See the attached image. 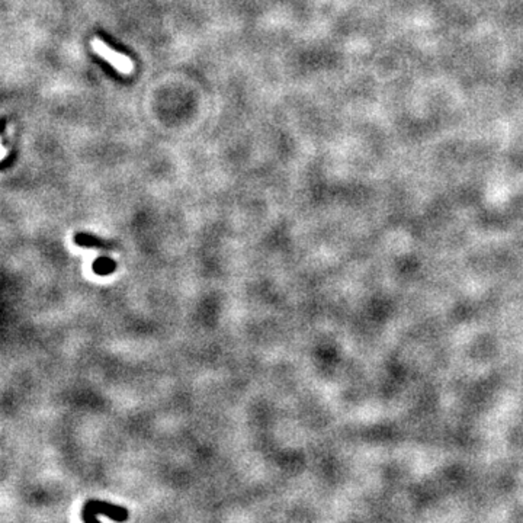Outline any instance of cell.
<instances>
[{"label": "cell", "mask_w": 523, "mask_h": 523, "mask_svg": "<svg viewBox=\"0 0 523 523\" xmlns=\"http://www.w3.org/2000/svg\"><path fill=\"white\" fill-rule=\"evenodd\" d=\"M92 48H93V51L96 52V54H99L106 61L111 63L115 69H118L119 72H123V73H131L132 72V69H134L132 61L128 57H125L124 54H119V52L111 50L103 41H101L99 38L93 39Z\"/></svg>", "instance_id": "obj_1"}, {"label": "cell", "mask_w": 523, "mask_h": 523, "mask_svg": "<svg viewBox=\"0 0 523 523\" xmlns=\"http://www.w3.org/2000/svg\"><path fill=\"white\" fill-rule=\"evenodd\" d=\"M96 513H103L115 520H125L128 517V512L123 507H116V506L102 503V502L88 503L85 509V520L90 522L93 519H96Z\"/></svg>", "instance_id": "obj_2"}, {"label": "cell", "mask_w": 523, "mask_h": 523, "mask_svg": "<svg viewBox=\"0 0 523 523\" xmlns=\"http://www.w3.org/2000/svg\"><path fill=\"white\" fill-rule=\"evenodd\" d=\"M74 240L79 246H83V247H95V249H102V250H112L116 247L115 243H111V241H105L95 236H89L85 233H79L74 237Z\"/></svg>", "instance_id": "obj_3"}]
</instances>
